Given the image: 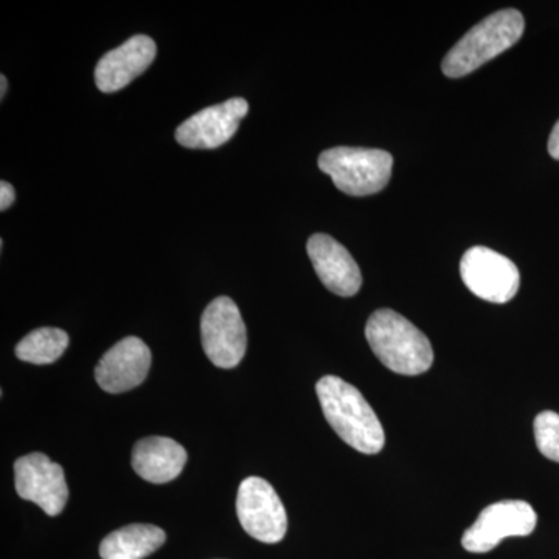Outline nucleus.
Returning <instances> with one entry per match:
<instances>
[{"label":"nucleus","instance_id":"nucleus-10","mask_svg":"<svg viewBox=\"0 0 559 559\" xmlns=\"http://www.w3.org/2000/svg\"><path fill=\"white\" fill-rule=\"evenodd\" d=\"M248 112L249 103L241 97L210 106L183 121L176 131V140L186 148H218L234 138Z\"/></svg>","mask_w":559,"mask_h":559},{"label":"nucleus","instance_id":"nucleus-12","mask_svg":"<svg viewBox=\"0 0 559 559\" xmlns=\"http://www.w3.org/2000/svg\"><path fill=\"white\" fill-rule=\"evenodd\" d=\"M308 255L320 282L331 293L353 297L362 286L359 266L341 242L325 234L312 235L308 240Z\"/></svg>","mask_w":559,"mask_h":559},{"label":"nucleus","instance_id":"nucleus-9","mask_svg":"<svg viewBox=\"0 0 559 559\" xmlns=\"http://www.w3.org/2000/svg\"><path fill=\"white\" fill-rule=\"evenodd\" d=\"M14 485L20 498L36 503L51 518L58 516L68 503L64 469L40 452L16 460Z\"/></svg>","mask_w":559,"mask_h":559},{"label":"nucleus","instance_id":"nucleus-5","mask_svg":"<svg viewBox=\"0 0 559 559\" xmlns=\"http://www.w3.org/2000/svg\"><path fill=\"white\" fill-rule=\"evenodd\" d=\"M202 348L213 366L234 369L248 348V333L237 304L218 297L205 308L201 319Z\"/></svg>","mask_w":559,"mask_h":559},{"label":"nucleus","instance_id":"nucleus-20","mask_svg":"<svg viewBox=\"0 0 559 559\" xmlns=\"http://www.w3.org/2000/svg\"><path fill=\"white\" fill-rule=\"evenodd\" d=\"M0 86H2V90H0V98H5L7 90H9V83H7V76L2 75L0 76Z\"/></svg>","mask_w":559,"mask_h":559},{"label":"nucleus","instance_id":"nucleus-6","mask_svg":"<svg viewBox=\"0 0 559 559\" xmlns=\"http://www.w3.org/2000/svg\"><path fill=\"white\" fill-rule=\"evenodd\" d=\"M460 275L474 296L491 304H507L520 290L521 275L516 264L484 246L466 250L460 261Z\"/></svg>","mask_w":559,"mask_h":559},{"label":"nucleus","instance_id":"nucleus-1","mask_svg":"<svg viewBox=\"0 0 559 559\" xmlns=\"http://www.w3.org/2000/svg\"><path fill=\"white\" fill-rule=\"evenodd\" d=\"M323 415L348 447L373 455L385 443L384 429L362 393L337 377H323L316 385Z\"/></svg>","mask_w":559,"mask_h":559},{"label":"nucleus","instance_id":"nucleus-18","mask_svg":"<svg viewBox=\"0 0 559 559\" xmlns=\"http://www.w3.org/2000/svg\"><path fill=\"white\" fill-rule=\"evenodd\" d=\"M14 200H16V191H14L13 186L7 180H2L0 182V210L5 212L7 209L11 207Z\"/></svg>","mask_w":559,"mask_h":559},{"label":"nucleus","instance_id":"nucleus-15","mask_svg":"<svg viewBox=\"0 0 559 559\" xmlns=\"http://www.w3.org/2000/svg\"><path fill=\"white\" fill-rule=\"evenodd\" d=\"M167 540L164 530L150 524H131L102 540V559H143L159 550Z\"/></svg>","mask_w":559,"mask_h":559},{"label":"nucleus","instance_id":"nucleus-7","mask_svg":"<svg viewBox=\"0 0 559 559\" xmlns=\"http://www.w3.org/2000/svg\"><path fill=\"white\" fill-rule=\"evenodd\" d=\"M538 524L536 511L524 500H502L481 511L462 538L463 549L487 554L511 536H528Z\"/></svg>","mask_w":559,"mask_h":559},{"label":"nucleus","instance_id":"nucleus-19","mask_svg":"<svg viewBox=\"0 0 559 559\" xmlns=\"http://www.w3.org/2000/svg\"><path fill=\"white\" fill-rule=\"evenodd\" d=\"M549 153L554 159L559 160V121L554 127L549 139Z\"/></svg>","mask_w":559,"mask_h":559},{"label":"nucleus","instance_id":"nucleus-2","mask_svg":"<svg viewBox=\"0 0 559 559\" xmlns=\"http://www.w3.org/2000/svg\"><path fill=\"white\" fill-rule=\"evenodd\" d=\"M366 337L377 358L395 373L417 377L432 367L428 337L396 311H374L367 322Z\"/></svg>","mask_w":559,"mask_h":559},{"label":"nucleus","instance_id":"nucleus-13","mask_svg":"<svg viewBox=\"0 0 559 559\" xmlns=\"http://www.w3.org/2000/svg\"><path fill=\"white\" fill-rule=\"evenodd\" d=\"M157 53V46L150 36L135 35L117 49L103 55L95 69V83L105 94L127 87L132 80L150 68Z\"/></svg>","mask_w":559,"mask_h":559},{"label":"nucleus","instance_id":"nucleus-16","mask_svg":"<svg viewBox=\"0 0 559 559\" xmlns=\"http://www.w3.org/2000/svg\"><path fill=\"white\" fill-rule=\"evenodd\" d=\"M69 347V334L60 329L32 331L16 345V356L24 362L47 366L64 355Z\"/></svg>","mask_w":559,"mask_h":559},{"label":"nucleus","instance_id":"nucleus-4","mask_svg":"<svg viewBox=\"0 0 559 559\" xmlns=\"http://www.w3.org/2000/svg\"><path fill=\"white\" fill-rule=\"evenodd\" d=\"M319 168L333 179L342 193L370 197L388 186L393 157L384 150L337 146L320 154Z\"/></svg>","mask_w":559,"mask_h":559},{"label":"nucleus","instance_id":"nucleus-8","mask_svg":"<svg viewBox=\"0 0 559 559\" xmlns=\"http://www.w3.org/2000/svg\"><path fill=\"white\" fill-rule=\"evenodd\" d=\"M237 514L241 527L253 539L277 544L288 530V514L270 481L248 477L241 481L237 496Z\"/></svg>","mask_w":559,"mask_h":559},{"label":"nucleus","instance_id":"nucleus-17","mask_svg":"<svg viewBox=\"0 0 559 559\" xmlns=\"http://www.w3.org/2000/svg\"><path fill=\"white\" fill-rule=\"evenodd\" d=\"M536 447L544 457L559 463V414L546 411L533 423Z\"/></svg>","mask_w":559,"mask_h":559},{"label":"nucleus","instance_id":"nucleus-14","mask_svg":"<svg viewBox=\"0 0 559 559\" xmlns=\"http://www.w3.org/2000/svg\"><path fill=\"white\" fill-rule=\"evenodd\" d=\"M187 463V451L167 437L140 440L132 451V468L151 484H168L180 476Z\"/></svg>","mask_w":559,"mask_h":559},{"label":"nucleus","instance_id":"nucleus-11","mask_svg":"<svg viewBox=\"0 0 559 559\" xmlns=\"http://www.w3.org/2000/svg\"><path fill=\"white\" fill-rule=\"evenodd\" d=\"M151 349L139 337H124L103 355L95 380L105 392L123 393L135 389L148 377Z\"/></svg>","mask_w":559,"mask_h":559},{"label":"nucleus","instance_id":"nucleus-3","mask_svg":"<svg viewBox=\"0 0 559 559\" xmlns=\"http://www.w3.org/2000/svg\"><path fill=\"white\" fill-rule=\"evenodd\" d=\"M524 28L525 21L521 11L507 9L491 14L471 28L444 57L441 62L444 75L462 79L495 60L521 39Z\"/></svg>","mask_w":559,"mask_h":559}]
</instances>
